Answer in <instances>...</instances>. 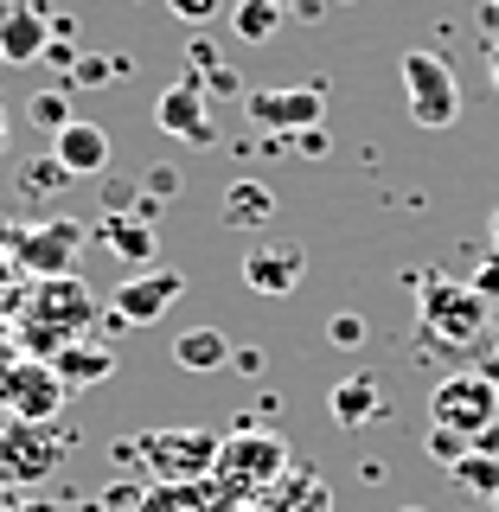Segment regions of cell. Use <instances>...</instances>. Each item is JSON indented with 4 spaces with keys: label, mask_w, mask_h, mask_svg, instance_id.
<instances>
[{
    "label": "cell",
    "mask_w": 499,
    "mask_h": 512,
    "mask_svg": "<svg viewBox=\"0 0 499 512\" xmlns=\"http://www.w3.org/2000/svg\"><path fill=\"white\" fill-rule=\"evenodd\" d=\"M96 327H103V308H96L90 282H77V276H45V282H32L26 308L13 314V346L32 352V359H52V352L90 340Z\"/></svg>",
    "instance_id": "6da1fadb"
},
{
    "label": "cell",
    "mask_w": 499,
    "mask_h": 512,
    "mask_svg": "<svg viewBox=\"0 0 499 512\" xmlns=\"http://www.w3.org/2000/svg\"><path fill=\"white\" fill-rule=\"evenodd\" d=\"M295 468V448H288L276 429H263V423H237L231 436H224L218 448V468H212V500L218 512H250V500L263 487H276V480Z\"/></svg>",
    "instance_id": "7a4b0ae2"
},
{
    "label": "cell",
    "mask_w": 499,
    "mask_h": 512,
    "mask_svg": "<svg viewBox=\"0 0 499 512\" xmlns=\"http://www.w3.org/2000/svg\"><path fill=\"white\" fill-rule=\"evenodd\" d=\"M218 448H224V436H212V429L167 423V429H135V436L116 448V461L141 468L148 487H192V480H212Z\"/></svg>",
    "instance_id": "3957f363"
},
{
    "label": "cell",
    "mask_w": 499,
    "mask_h": 512,
    "mask_svg": "<svg viewBox=\"0 0 499 512\" xmlns=\"http://www.w3.org/2000/svg\"><path fill=\"white\" fill-rule=\"evenodd\" d=\"M416 301H423V308H416V327H423V340L442 346V352H468L493 320V301L474 295L468 282L442 276V269H423V276H416Z\"/></svg>",
    "instance_id": "277c9868"
},
{
    "label": "cell",
    "mask_w": 499,
    "mask_h": 512,
    "mask_svg": "<svg viewBox=\"0 0 499 512\" xmlns=\"http://www.w3.org/2000/svg\"><path fill=\"white\" fill-rule=\"evenodd\" d=\"M64 436L52 423H26V416H0V487L32 493L58 474Z\"/></svg>",
    "instance_id": "5b68a950"
},
{
    "label": "cell",
    "mask_w": 499,
    "mask_h": 512,
    "mask_svg": "<svg viewBox=\"0 0 499 512\" xmlns=\"http://www.w3.org/2000/svg\"><path fill=\"white\" fill-rule=\"evenodd\" d=\"M84 237L90 231L77 218L52 212V218H39V224H7V244H0V250H7L32 282H45V276H71V263L84 256Z\"/></svg>",
    "instance_id": "8992f818"
},
{
    "label": "cell",
    "mask_w": 499,
    "mask_h": 512,
    "mask_svg": "<svg viewBox=\"0 0 499 512\" xmlns=\"http://www.w3.org/2000/svg\"><path fill=\"white\" fill-rule=\"evenodd\" d=\"M71 404L64 378L52 372V359H32L13 346L0 359V416H26V423H58V410Z\"/></svg>",
    "instance_id": "52a82bcc"
},
{
    "label": "cell",
    "mask_w": 499,
    "mask_h": 512,
    "mask_svg": "<svg viewBox=\"0 0 499 512\" xmlns=\"http://www.w3.org/2000/svg\"><path fill=\"white\" fill-rule=\"evenodd\" d=\"M397 71H404V109H410L416 128H455V116H461V84H455V71L442 64V52L410 45V52L397 58Z\"/></svg>",
    "instance_id": "ba28073f"
},
{
    "label": "cell",
    "mask_w": 499,
    "mask_h": 512,
    "mask_svg": "<svg viewBox=\"0 0 499 512\" xmlns=\"http://www.w3.org/2000/svg\"><path fill=\"white\" fill-rule=\"evenodd\" d=\"M429 423L480 442L499 423V384L487 372H448L436 391H429Z\"/></svg>",
    "instance_id": "9c48e42d"
},
{
    "label": "cell",
    "mask_w": 499,
    "mask_h": 512,
    "mask_svg": "<svg viewBox=\"0 0 499 512\" xmlns=\"http://www.w3.org/2000/svg\"><path fill=\"white\" fill-rule=\"evenodd\" d=\"M244 116L269 135H301V128H320L327 116V90L320 84H282V90H250Z\"/></svg>",
    "instance_id": "30bf717a"
},
{
    "label": "cell",
    "mask_w": 499,
    "mask_h": 512,
    "mask_svg": "<svg viewBox=\"0 0 499 512\" xmlns=\"http://www.w3.org/2000/svg\"><path fill=\"white\" fill-rule=\"evenodd\" d=\"M154 128L160 135H173V141H192V148H212V109H205V90H199V77H180L173 90H160L154 96Z\"/></svg>",
    "instance_id": "8fae6325"
},
{
    "label": "cell",
    "mask_w": 499,
    "mask_h": 512,
    "mask_svg": "<svg viewBox=\"0 0 499 512\" xmlns=\"http://www.w3.org/2000/svg\"><path fill=\"white\" fill-rule=\"evenodd\" d=\"M180 295H186V276H180V269H141V276H128L116 295H109V308H116L128 327H154V320L167 314Z\"/></svg>",
    "instance_id": "7c38bea8"
},
{
    "label": "cell",
    "mask_w": 499,
    "mask_h": 512,
    "mask_svg": "<svg viewBox=\"0 0 499 512\" xmlns=\"http://www.w3.org/2000/svg\"><path fill=\"white\" fill-rule=\"evenodd\" d=\"M52 20H45L39 0H7L0 7V64H39L52 52Z\"/></svg>",
    "instance_id": "4fadbf2b"
},
{
    "label": "cell",
    "mask_w": 499,
    "mask_h": 512,
    "mask_svg": "<svg viewBox=\"0 0 499 512\" xmlns=\"http://www.w3.org/2000/svg\"><path fill=\"white\" fill-rule=\"evenodd\" d=\"M301 276H308V256H301V244H256L244 256V288H256V295H269V301L295 295Z\"/></svg>",
    "instance_id": "5bb4252c"
},
{
    "label": "cell",
    "mask_w": 499,
    "mask_h": 512,
    "mask_svg": "<svg viewBox=\"0 0 499 512\" xmlns=\"http://www.w3.org/2000/svg\"><path fill=\"white\" fill-rule=\"evenodd\" d=\"M109 154H116V141H109V128H96V122H64L58 135H52V160L71 173V180H84V173H103Z\"/></svg>",
    "instance_id": "9a60e30c"
},
{
    "label": "cell",
    "mask_w": 499,
    "mask_h": 512,
    "mask_svg": "<svg viewBox=\"0 0 499 512\" xmlns=\"http://www.w3.org/2000/svg\"><path fill=\"white\" fill-rule=\"evenodd\" d=\"M250 512H333V487H327L314 468H301V461H295V468H288L276 487L256 493Z\"/></svg>",
    "instance_id": "2e32d148"
},
{
    "label": "cell",
    "mask_w": 499,
    "mask_h": 512,
    "mask_svg": "<svg viewBox=\"0 0 499 512\" xmlns=\"http://www.w3.org/2000/svg\"><path fill=\"white\" fill-rule=\"evenodd\" d=\"M327 416L340 429H365V423H378L384 416V384L372 372H346L340 384L327 391Z\"/></svg>",
    "instance_id": "e0dca14e"
},
{
    "label": "cell",
    "mask_w": 499,
    "mask_h": 512,
    "mask_svg": "<svg viewBox=\"0 0 499 512\" xmlns=\"http://www.w3.org/2000/svg\"><path fill=\"white\" fill-rule=\"evenodd\" d=\"M52 372L64 378V391H96V384H109L116 378V352L109 346H96V340H77V346H64V352H52Z\"/></svg>",
    "instance_id": "ac0fdd59"
},
{
    "label": "cell",
    "mask_w": 499,
    "mask_h": 512,
    "mask_svg": "<svg viewBox=\"0 0 499 512\" xmlns=\"http://www.w3.org/2000/svg\"><path fill=\"white\" fill-rule=\"evenodd\" d=\"M103 237H109L116 256H128V263H148L154 256V205L141 199L135 212H103Z\"/></svg>",
    "instance_id": "d6986e66"
},
{
    "label": "cell",
    "mask_w": 499,
    "mask_h": 512,
    "mask_svg": "<svg viewBox=\"0 0 499 512\" xmlns=\"http://www.w3.org/2000/svg\"><path fill=\"white\" fill-rule=\"evenodd\" d=\"M231 359H237V346L224 340L218 327H186L180 340H173V365H180V372H224Z\"/></svg>",
    "instance_id": "ffe728a7"
},
{
    "label": "cell",
    "mask_w": 499,
    "mask_h": 512,
    "mask_svg": "<svg viewBox=\"0 0 499 512\" xmlns=\"http://www.w3.org/2000/svg\"><path fill=\"white\" fill-rule=\"evenodd\" d=\"M269 212H276V192H269L263 180H231L224 186V224L231 231H250V224H269Z\"/></svg>",
    "instance_id": "44dd1931"
},
{
    "label": "cell",
    "mask_w": 499,
    "mask_h": 512,
    "mask_svg": "<svg viewBox=\"0 0 499 512\" xmlns=\"http://www.w3.org/2000/svg\"><path fill=\"white\" fill-rule=\"evenodd\" d=\"M282 20H288L282 0H237V7H231V26H237V39H244V45L276 39V26H282Z\"/></svg>",
    "instance_id": "7402d4cb"
},
{
    "label": "cell",
    "mask_w": 499,
    "mask_h": 512,
    "mask_svg": "<svg viewBox=\"0 0 499 512\" xmlns=\"http://www.w3.org/2000/svg\"><path fill=\"white\" fill-rule=\"evenodd\" d=\"M135 512H218V500L205 480H192V487H148Z\"/></svg>",
    "instance_id": "603a6c76"
},
{
    "label": "cell",
    "mask_w": 499,
    "mask_h": 512,
    "mask_svg": "<svg viewBox=\"0 0 499 512\" xmlns=\"http://www.w3.org/2000/svg\"><path fill=\"white\" fill-rule=\"evenodd\" d=\"M455 487H468V493H480V500H499V461L493 455H480V448H468V461H455Z\"/></svg>",
    "instance_id": "cb8c5ba5"
},
{
    "label": "cell",
    "mask_w": 499,
    "mask_h": 512,
    "mask_svg": "<svg viewBox=\"0 0 499 512\" xmlns=\"http://www.w3.org/2000/svg\"><path fill=\"white\" fill-rule=\"evenodd\" d=\"M64 180H71V173L45 154V160H32V167L20 173V192H26V199H45V192H64Z\"/></svg>",
    "instance_id": "d4e9b609"
},
{
    "label": "cell",
    "mask_w": 499,
    "mask_h": 512,
    "mask_svg": "<svg viewBox=\"0 0 499 512\" xmlns=\"http://www.w3.org/2000/svg\"><path fill=\"white\" fill-rule=\"evenodd\" d=\"M32 122H39L45 135H58L64 122H77L71 116V96H64V90H39V96H32Z\"/></svg>",
    "instance_id": "484cf974"
},
{
    "label": "cell",
    "mask_w": 499,
    "mask_h": 512,
    "mask_svg": "<svg viewBox=\"0 0 499 512\" xmlns=\"http://www.w3.org/2000/svg\"><path fill=\"white\" fill-rule=\"evenodd\" d=\"M468 436H455V429H436V423H429V455H436L442 461V468H455V461H468Z\"/></svg>",
    "instance_id": "4316f807"
},
{
    "label": "cell",
    "mask_w": 499,
    "mask_h": 512,
    "mask_svg": "<svg viewBox=\"0 0 499 512\" xmlns=\"http://www.w3.org/2000/svg\"><path fill=\"white\" fill-rule=\"evenodd\" d=\"M468 288H474V295H487L493 308H499V250H487V256L468 269Z\"/></svg>",
    "instance_id": "83f0119b"
},
{
    "label": "cell",
    "mask_w": 499,
    "mask_h": 512,
    "mask_svg": "<svg viewBox=\"0 0 499 512\" xmlns=\"http://www.w3.org/2000/svg\"><path fill=\"white\" fill-rule=\"evenodd\" d=\"M327 340L340 346V352H359V346H365V320H359V314H333V320H327Z\"/></svg>",
    "instance_id": "f1b7e54d"
},
{
    "label": "cell",
    "mask_w": 499,
    "mask_h": 512,
    "mask_svg": "<svg viewBox=\"0 0 499 512\" xmlns=\"http://www.w3.org/2000/svg\"><path fill=\"white\" fill-rule=\"evenodd\" d=\"M167 7H173V20H186V26H205V20H212V13L224 7V0H167Z\"/></svg>",
    "instance_id": "f546056e"
},
{
    "label": "cell",
    "mask_w": 499,
    "mask_h": 512,
    "mask_svg": "<svg viewBox=\"0 0 499 512\" xmlns=\"http://www.w3.org/2000/svg\"><path fill=\"white\" fill-rule=\"evenodd\" d=\"M295 141V160H320L327 154V128H301V135H288Z\"/></svg>",
    "instance_id": "4dcf8cb0"
},
{
    "label": "cell",
    "mask_w": 499,
    "mask_h": 512,
    "mask_svg": "<svg viewBox=\"0 0 499 512\" xmlns=\"http://www.w3.org/2000/svg\"><path fill=\"white\" fill-rule=\"evenodd\" d=\"M141 192H148V199H154V192L167 199V192H180V173H173V167H154V173H148V186H141Z\"/></svg>",
    "instance_id": "1f68e13d"
},
{
    "label": "cell",
    "mask_w": 499,
    "mask_h": 512,
    "mask_svg": "<svg viewBox=\"0 0 499 512\" xmlns=\"http://www.w3.org/2000/svg\"><path fill=\"white\" fill-rule=\"evenodd\" d=\"M333 0H282V13H295V20H320Z\"/></svg>",
    "instance_id": "d6a6232c"
},
{
    "label": "cell",
    "mask_w": 499,
    "mask_h": 512,
    "mask_svg": "<svg viewBox=\"0 0 499 512\" xmlns=\"http://www.w3.org/2000/svg\"><path fill=\"white\" fill-rule=\"evenodd\" d=\"M231 365H237V372H250V378H256V372H263L269 359H263V346H237V359H231Z\"/></svg>",
    "instance_id": "836d02e7"
},
{
    "label": "cell",
    "mask_w": 499,
    "mask_h": 512,
    "mask_svg": "<svg viewBox=\"0 0 499 512\" xmlns=\"http://www.w3.org/2000/svg\"><path fill=\"white\" fill-rule=\"evenodd\" d=\"M13 512H64V506H58V500H45V493H26V500L13 506Z\"/></svg>",
    "instance_id": "e575fe53"
},
{
    "label": "cell",
    "mask_w": 499,
    "mask_h": 512,
    "mask_svg": "<svg viewBox=\"0 0 499 512\" xmlns=\"http://www.w3.org/2000/svg\"><path fill=\"white\" fill-rule=\"evenodd\" d=\"M13 154V116H7V103H0V160Z\"/></svg>",
    "instance_id": "d590c367"
},
{
    "label": "cell",
    "mask_w": 499,
    "mask_h": 512,
    "mask_svg": "<svg viewBox=\"0 0 499 512\" xmlns=\"http://www.w3.org/2000/svg\"><path fill=\"white\" fill-rule=\"evenodd\" d=\"M474 448H480V455H493V461H499V423H493V429H487V436H480Z\"/></svg>",
    "instance_id": "8d00e7d4"
},
{
    "label": "cell",
    "mask_w": 499,
    "mask_h": 512,
    "mask_svg": "<svg viewBox=\"0 0 499 512\" xmlns=\"http://www.w3.org/2000/svg\"><path fill=\"white\" fill-rule=\"evenodd\" d=\"M13 352V314H0V359Z\"/></svg>",
    "instance_id": "74e56055"
},
{
    "label": "cell",
    "mask_w": 499,
    "mask_h": 512,
    "mask_svg": "<svg viewBox=\"0 0 499 512\" xmlns=\"http://www.w3.org/2000/svg\"><path fill=\"white\" fill-rule=\"evenodd\" d=\"M480 372H487V378L499 384V333H493V352H487V365H480Z\"/></svg>",
    "instance_id": "f35d334b"
},
{
    "label": "cell",
    "mask_w": 499,
    "mask_h": 512,
    "mask_svg": "<svg viewBox=\"0 0 499 512\" xmlns=\"http://www.w3.org/2000/svg\"><path fill=\"white\" fill-rule=\"evenodd\" d=\"M13 506H20V493H13V487H0V512H13Z\"/></svg>",
    "instance_id": "ab89813d"
},
{
    "label": "cell",
    "mask_w": 499,
    "mask_h": 512,
    "mask_svg": "<svg viewBox=\"0 0 499 512\" xmlns=\"http://www.w3.org/2000/svg\"><path fill=\"white\" fill-rule=\"evenodd\" d=\"M493 250H499V212H493Z\"/></svg>",
    "instance_id": "60d3db41"
},
{
    "label": "cell",
    "mask_w": 499,
    "mask_h": 512,
    "mask_svg": "<svg viewBox=\"0 0 499 512\" xmlns=\"http://www.w3.org/2000/svg\"><path fill=\"white\" fill-rule=\"evenodd\" d=\"M493 84H499V52H493Z\"/></svg>",
    "instance_id": "b9f144b4"
},
{
    "label": "cell",
    "mask_w": 499,
    "mask_h": 512,
    "mask_svg": "<svg viewBox=\"0 0 499 512\" xmlns=\"http://www.w3.org/2000/svg\"><path fill=\"white\" fill-rule=\"evenodd\" d=\"M397 512H429V506H397Z\"/></svg>",
    "instance_id": "7bdbcfd3"
},
{
    "label": "cell",
    "mask_w": 499,
    "mask_h": 512,
    "mask_svg": "<svg viewBox=\"0 0 499 512\" xmlns=\"http://www.w3.org/2000/svg\"><path fill=\"white\" fill-rule=\"evenodd\" d=\"M333 7H352V0H333Z\"/></svg>",
    "instance_id": "ee69618b"
},
{
    "label": "cell",
    "mask_w": 499,
    "mask_h": 512,
    "mask_svg": "<svg viewBox=\"0 0 499 512\" xmlns=\"http://www.w3.org/2000/svg\"><path fill=\"white\" fill-rule=\"evenodd\" d=\"M493 512H499V500H493Z\"/></svg>",
    "instance_id": "f6af8a7d"
}]
</instances>
